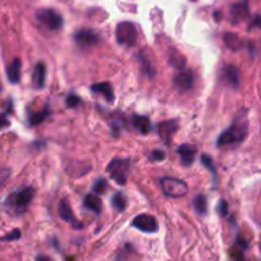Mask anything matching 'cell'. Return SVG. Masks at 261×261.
Returning <instances> with one entry per match:
<instances>
[{
    "instance_id": "cell-1",
    "label": "cell",
    "mask_w": 261,
    "mask_h": 261,
    "mask_svg": "<svg viewBox=\"0 0 261 261\" xmlns=\"http://www.w3.org/2000/svg\"><path fill=\"white\" fill-rule=\"evenodd\" d=\"M246 136H247V122L245 119H238L218 137L217 146L225 147L238 144L242 142Z\"/></svg>"
},
{
    "instance_id": "cell-2",
    "label": "cell",
    "mask_w": 261,
    "mask_h": 261,
    "mask_svg": "<svg viewBox=\"0 0 261 261\" xmlns=\"http://www.w3.org/2000/svg\"><path fill=\"white\" fill-rule=\"evenodd\" d=\"M35 196V190L32 187H23L18 191H14L13 193L8 196L7 199V207L9 212L14 213V214H22L26 212L29 205L31 204L32 199Z\"/></svg>"
},
{
    "instance_id": "cell-3",
    "label": "cell",
    "mask_w": 261,
    "mask_h": 261,
    "mask_svg": "<svg viewBox=\"0 0 261 261\" xmlns=\"http://www.w3.org/2000/svg\"><path fill=\"white\" fill-rule=\"evenodd\" d=\"M107 172L117 185H125L130 175V160L115 158L108 164Z\"/></svg>"
},
{
    "instance_id": "cell-4",
    "label": "cell",
    "mask_w": 261,
    "mask_h": 261,
    "mask_svg": "<svg viewBox=\"0 0 261 261\" xmlns=\"http://www.w3.org/2000/svg\"><path fill=\"white\" fill-rule=\"evenodd\" d=\"M160 187H162L163 193L172 199H179V197L187 195L188 192L187 183L183 182L182 179H177V178L164 177L160 180Z\"/></svg>"
},
{
    "instance_id": "cell-5",
    "label": "cell",
    "mask_w": 261,
    "mask_h": 261,
    "mask_svg": "<svg viewBox=\"0 0 261 261\" xmlns=\"http://www.w3.org/2000/svg\"><path fill=\"white\" fill-rule=\"evenodd\" d=\"M137 29L130 22H122L115 29V37L119 45L123 46H135L137 42Z\"/></svg>"
},
{
    "instance_id": "cell-6",
    "label": "cell",
    "mask_w": 261,
    "mask_h": 261,
    "mask_svg": "<svg viewBox=\"0 0 261 261\" xmlns=\"http://www.w3.org/2000/svg\"><path fill=\"white\" fill-rule=\"evenodd\" d=\"M36 18L42 26L46 29L51 30V31H57V30L62 29L63 26V17L60 13L51 8H41L36 12Z\"/></svg>"
},
{
    "instance_id": "cell-7",
    "label": "cell",
    "mask_w": 261,
    "mask_h": 261,
    "mask_svg": "<svg viewBox=\"0 0 261 261\" xmlns=\"http://www.w3.org/2000/svg\"><path fill=\"white\" fill-rule=\"evenodd\" d=\"M74 41L77 46L82 50L91 49L96 46L100 41V36L96 31L91 29H81L74 34Z\"/></svg>"
},
{
    "instance_id": "cell-8",
    "label": "cell",
    "mask_w": 261,
    "mask_h": 261,
    "mask_svg": "<svg viewBox=\"0 0 261 261\" xmlns=\"http://www.w3.org/2000/svg\"><path fill=\"white\" fill-rule=\"evenodd\" d=\"M132 227L145 233H155L158 228H159V225H158L156 219L152 215L141 214L135 218L134 222H132Z\"/></svg>"
},
{
    "instance_id": "cell-9",
    "label": "cell",
    "mask_w": 261,
    "mask_h": 261,
    "mask_svg": "<svg viewBox=\"0 0 261 261\" xmlns=\"http://www.w3.org/2000/svg\"><path fill=\"white\" fill-rule=\"evenodd\" d=\"M178 128H179V124H178L177 120H165V122H162L158 124V134H159V136L162 137V140L165 144L169 145L172 137L177 134Z\"/></svg>"
},
{
    "instance_id": "cell-10",
    "label": "cell",
    "mask_w": 261,
    "mask_h": 261,
    "mask_svg": "<svg viewBox=\"0 0 261 261\" xmlns=\"http://www.w3.org/2000/svg\"><path fill=\"white\" fill-rule=\"evenodd\" d=\"M195 84V77L191 72H179L175 74L174 77V87L180 92H187L190 91Z\"/></svg>"
},
{
    "instance_id": "cell-11",
    "label": "cell",
    "mask_w": 261,
    "mask_h": 261,
    "mask_svg": "<svg viewBox=\"0 0 261 261\" xmlns=\"http://www.w3.org/2000/svg\"><path fill=\"white\" fill-rule=\"evenodd\" d=\"M230 14H232L233 23H240V22L247 19L250 16L247 0H241L238 3L233 4L232 8H230Z\"/></svg>"
},
{
    "instance_id": "cell-12",
    "label": "cell",
    "mask_w": 261,
    "mask_h": 261,
    "mask_svg": "<svg viewBox=\"0 0 261 261\" xmlns=\"http://www.w3.org/2000/svg\"><path fill=\"white\" fill-rule=\"evenodd\" d=\"M58 213H59V217L62 218L63 220L71 223V224L73 225L74 228H82V225L80 224V223H81V222H79V220L76 219V217H74L73 210H72L71 205H69V202L67 201V200H65V199H63L62 201L59 202Z\"/></svg>"
},
{
    "instance_id": "cell-13",
    "label": "cell",
    "mask_w": 261,
    "mask_h": 261,
    "mask_svg": "<svg viewBox=\"0 0 261 261\" xmlns=\"http://www.w3.org/2000/svg\"><path fill=\"white\" fill-rule=\"evenodd\" d=\"M178 155L180 156V163L183 167H191L196 156V147L188 144L182 145L178 147Z\"/></svg>"
},
{
    "instance_id": "cell-14",
    "label": "cell",
    "mask_w": 261,
    "mask_h": 261,
    "mask_svg": "<svg viewBox=\"0 0 261 261\" xmlns=\"http://www.w3.org/2000/svg\"><path fill=\"white\" fill-rule=\"evenodd\" d=\"M45 81H46V67L44 63H37L34 68V73H32V85L35 89L40 90L45 86Z\"/></svg>"
},
{
    "instance_id": "cell-15",
    "label": "cell",
    "mask_w": 261,
    "mask_h": 261,
    "mask_svg": "<svg viewBox=\"0 0 261 261\" xmlns=\"http://www.w3.org/2000/svg\"><path fill=\"white\" fill-rule=\"evenodd\" d=\"M22 74V62L19 58H14L7 68V77L11 84H18L21 81Z\"/></svg>"
},
{
    "instance_id": "cell-16",
    "label": "cell",
    "mask_w": 261,
    "mask_h": 261,
    "mask_svg": "<svg viewBox=\"0 0 261 261\" xmlns=\"http://www.w3.org/2000/svg\"><path fill=\"white\" fill-rule=\"evenodd\" d=\"M168 62H169V64L172 65L173 68L179 69V71L185 69L186 67L185 55H183L182 53L178 51L177 49H174V47H170V49L168 50Z\"/></svg>"
},
{
    "instance_id": "cell-17",
    "label": "cell",
    "mask_w": 261,
    "mask_h": 261,
    "mask_svg": "<svg viewBox=\"0 0 261 261\" xmlns=\"http://www.w3.org/2000/svg\"><path fill=\"white\" fill-rule=\"evenodd\" d=\"M223 76H224L225 81L232 87L237 89L240 86L241 74L237 67H234V65H227V67H224V69H223Z\"/></svg>"
},
{
    "instance_id": "cell-18",
    "label": "cell",
    "mask_w": 261,
    "mask_h": 261,
    "mask_svg": "<svg viewBox=\"0 0 261 261\" xmlns=\"http://www.w3.org/2000/svg\"><path fill=\"white\" fill-rule=\"evenodd\" d=\"M91 91L95 94H100L104 96L108 102L114 101V91H113L112 85L108 82H100V84H94L91 86Z\"/></svg>"
},
{
    "instance_id": "cell-19",
    "label": "cell",
    "mask_w": 261,
    "mask_h": 261,
    "mask_svg": "<svg viewBox=\"0 0 261 261\" xmlns=\"http://www.w3.org/2000/svg\"><path fill=\"white\" fill-rule=\"evenodd\" d=\"M84 206L86 207V209L91 210V212L96 213V214H100V213L102 212L101 199H100L97 195H92V193L86 195V197H85L84 200Z\"/></svg>"
},
{
    "instance_id": "cell-20",
    "label": "cell",
    "mask_w": 261,
    "mask_h": 261,
    "mask_svg": "<svg viewBox=\"0 0 261 261\" xmlns=\"http://www.w3.org/2000/svg\"><path fill=\"white\" fill-rule=\"evenodd\" d=\"M132 124L136 128L139 132H141L142 135H147L151 130V122L147 117L145 115H135L132 118Z\"/></svg>"
},
{
    "instance_id": "cell-21",
    "label": "cell",
    "mask_w": 261,
    "mask_h": 261,
    "mask_svg": "<svg viewBox=\"0 0 261 261\" xmlns=\"http://www.w3.org/2000/svg\"><path fill=\"white\" fill-rule=\"evenodd\" d=\"M50 115V110L49 109H44V110H39V112H30L29 113V124L31 127H35V125H39L46 119L47 117Z\"/></svg>"
},
{
    "instance_id": "cell-22",
    "label": "cell",
    "mask_w": 261,
    "mask_h": 261,
    "mask_svg": "<svg viewBox=\"0 0 261 261\" xmlns=\"http://www.w3.org/2000/svg\"><path fill=\"white\" fill-rule=\"evenodd\" d=\"M112 205L115 210H118V212H124L128 206L127 196L123 192L114 193L112 197Z\"/></svg>"
},
{
    "instance_id": "cell-23",
    "label": "cell",
    "mask_w": 261,
    "mask_h": 261,
    "mask_svg": "<svg viewBox=\"0 0 261 261\" xmlns=\"http://www.w3.org/2000/svg\"><path fill=\"white\" fill-rule=\"evenodd\" d=\"M224 44L229 47L230 50H240L243 46V41L232 32H227L224 35Z\"/></svg>"
},
{
    "instance_id": "cell-24",
    "label": "cell",
    "mask_w": 261,
    "mask_h": 261,
    "mask_svg": "<svg viewBox=\"0 0 261 261\" xmlns=\"http://www.w3.org/2000/svg\"><path fill=\"white\" fill-rule=\"evenodd\" d=\"M193 207L199 214L206 215L207 214V199L205 195H199L196 196L195 200H193Z\"/></svg>"
},
{
    "instance_id": "cell-25",
    "label": "cell",
    "mask_w": 261,
    "mask_h": 261,
    "mask_svg": "<svg viewBox=\"0 0 261 261\" xmlns=\"http://www.w3.org/2000/svg\"><path fill=\"white\" fill-rule=\"evenodd\" d=\"M140 57V63H141V67L144 69L145 73L147 74L149 77H154L155 76V69L154 67L151 65V62L149 59L144 57V55H139Z\"/></svg>"
},
{
    "instance_id": "cell-26",
    "label": "cell",
    "mask_w": 261,
    "mask_h": 261,
    "mask_svg": "<svg viewBox=\"0 0 261 261\" xmlns=\"http://www.w3.org/2000/svg\"><path fill=\"white\" fill-rule=\"evenodd\" d=\"M201 163L210 170V173L213 174V178H214V182H217V169H215V165L214 163H213L212 158H210L209 155H202Z\"/></svg>"
},
{
    "instance_id": "cell-27",
    "label": "cell",
    "mask_w": 261,
    "mask_h": 261,
    "mask_svg": "<svg viewBox=\"0 0 261 261\" xmlns=\"http://www.w3.org/2000/svg\"><path fill=\"white\" fill-rule=\"evenodd\" d=\"M107 180L102 179V178H100V179H97L96 182H95L94 187H92V190H94V192L96 193V195H101V193H104L105 191H107Z\"/></svg>"
},
{
    "instance_id": "cell-28",
    "label": "cell",
    "mask_w": 261,
    "mask_h": 261,
    "mask_svg": "<svg viewBox=\"0 0 261 261\" xmlns=\"http://www.w3.org/2000/svg\"><path fill=\"white\" fill-rule=\"evenodd\" d=\"M12 110H13V107H9V109H6V112H3L0 114V128H6L9 125V120H8V114H11Z\"/></svg>"
},
{
    "instance_id": "cell-29",
    "label": "cell",
    "mask_w": 261,
    "mask_h": 261,
    "mask_svg": "<svg viewBox=\"0 0 261 261\" xmlns=\"http://www.w3.org/2000/svg\"><path fill=\"white\" fill-rule=\"evenodd\" d=\"M165 159V152L163 150H154L150 155V160L152 162H163Z\"/></svg>"
},
{
    "instance_id": "cell-30",
    "label": "cell",
    "mask_w": 261,
    "mask_h": 261,
    "mask_svg": "<svg viewBox=\"0 0 261 261\" xmlns=\"http://www.w3.org/2000/svg\"><path fill=\"white\" fill-rule=\"evenodd\" d=\"M18 238H21V230L14 229V230H12L11 233H8L7 236H4V237L0 238V240L2 241H16V240H18Z\"/></svg>"
},
{
    "instance_id": "cell-31",
    "label": "cell",
    "mask_w": 261,
    "mask_h": 261,
    "mask_svg": "<svg viewBox=\"0 0 261 261\" xmlns=\"http://www.w3.org/2000/svg\"><path fill=\"white\" fill-rule=\"evenodd\" d=\"M67 107H69V108H76L77 105L80 104V102H81V99H80L79 96H77V95H69L68 97H67Z\"/></svg>"
},
{
    "instance_id": "cell-32",
    "label": "cell",
    "mask_w": 261,
    "mask_h": 261,
    "mask_svg": "<svg viewBox=\"0 0 261 261\" xmlns=\"http://www.w3.org/2000/svg\"><path fill=\"white\" fill-rule=\"evenodd\" d=\"M9 175H11V170L7 168H0V186H3L8 180Z\"/></svg>"
},
{
    "instance_id": "cell-33",
    "label": "cell",
    "mask_w": 261,
    "mask_h": 261,
    "mask_svg": "<svg viewBox=\"0 0 261 261\" xmlns=\"http://www.w3.org/2000/svg\"><path fill=\"white\" fill-rule=\"evenodd\" d=\"M218 210H219L220 215H223V217H225V215L228 214V204L224 201V200H222V201L219 202V207H218Z\"/></svg>"
},
{
    "instance_id": "cell-34",
    "label": "cell",
    "mask_w": 261,
    "mask_h": 261,
    "mask_svg": "<svg viewBox=\"0 0 261 261\" xmlns=\"http://www.w3.org/2000/svg\"><path fill=\"white\" fill-rule=\"evenodd\" d=\"M36 261H51V260H50V257H47V256L40 255L36 257Z\"/></svg>"
},
{
    "instance_id": "cell-35",
    "label": "cell",
    "mask_w": 261,
    "mask_h": 261,
    "mask_svg": "<svg viewBox=\"0 0 261 261\" xmlns=\"http://www.w3.org/2000/svg\"><path fill=\"white\" fill-rule=\"evenodd\" d=\"M0 91H2V84H0Z\"/></svg>"
},
{
    "instance_id": "cell-36",
    "label": "cell",
    "mask_w": 261,
    "mask_h": 261,
    "mask_svg": "<svg viewBox=\"0 0 261 261\" xmlns=\"http://www.w3.org/2000/svg\"><path fill=\"white\" fill-rule=\"evenodd\" d=\"M260 246H261V245H260Z\"/></svg>"
}]
</instances>
